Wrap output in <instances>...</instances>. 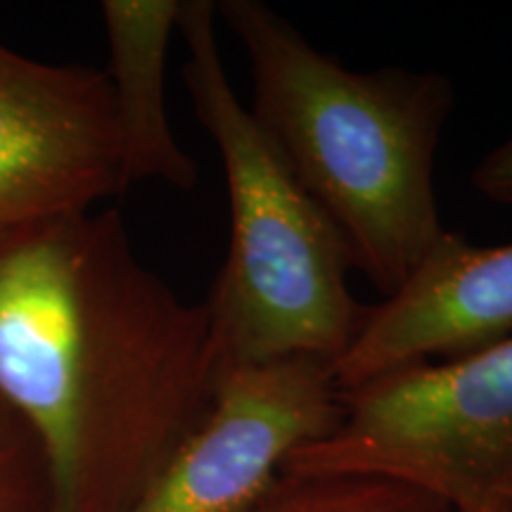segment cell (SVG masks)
<instances>
[{
	"label": "cell",
	"mask_w": 512,
	"mask_h": 512,
	"mask_svg": "<svg viewBox=\"0 0 512 512\" xmlns=\"http://www.w3.org/2000/svg\"><path fill=\"white\" fill-rule=\"evenodd\" d=\"M121 195L105 69L43 62L0 41V230Z\"/></svg>",
	"instance_id": "obj_6"
},
{
	"label": "cell",
	"mask_w": 512,
	"mask_h": 512,
	"mask_svg": "<svg viewBox=\"0 0 512 512\" xmlns=\"http://www.w3.org/2000/svg\"><path fill=\"white\" fill-rule=\"evenodd\" d=\"M505 337H512V242L486 247L444 230L411 278L368 306L354 342L332 363V375L342 394Z\"/></svg>",
	"instance_id": "obj_7"
},
{
	"label": "cell",
	"mask_w": 512,
	"mask_h": 512,
	"mask_svg": "<svg viewBox=\"0 0 512 512\" xmlns=\"http://www.w3.org/2000/svg\"><path fill=\"white\" fill-rule=\"evenodd\" d=\"M183 0H105L107 67L119 133L124 192L140 183L195 190L197 162L178 143L166 114L164 76Z\"/></svg>",
	"instance_id": "obj_8"
},
{
	"label": "cell",
	"mask_w": 512,
	"mask_h": 512,
	"mask_svg": "<svg viewBox=\"0 0 512 512\" xmlns=\"http://www.w3.org/2000/svg\"><path fill=\"white\" fill-rule=\"evenodd\" d=\"M0 512H55L41 441L0 396Z\"/></svg>",
	"instance_id": "obj_10"
},
{
	"label": "cell",
	"mask_w": 512,
	"mask_h": 512,
	"mask_svg": "<svg viewBox=\"0 0 512 512\" xmlns=\"http://www.w3.org/2000/svg\"><path fill=\"white\" fill-rule=\"evenodd\" d=\"M339 396L335 430L285 470L392 479L451 512H512V337Z\"/></svg>",
	"instance_id": "obj_4"
},
{
	"label": "cell",
	"mask_w": 512,
	"mask_h": 512,
	"mask_svg": "<svg viewBox=\"0 0 512 512\" xmlns=\"http://www.w3.org/2000/svg\"><path fill=\"white\" fill-rule=\"evenodd\" d=\"M216 19L214 0L181 3L183 83L219 150L230 209L226 261L202 302L214 373L297 356L332 368L368 306L349 287L354 266L335 223L230 86Z\"/></svg>",
	"instance_id": "obj_3"
},
{
	"label": "cell",
	"mask_w": 512,
	"mask_h": 512,
	"mask_svg": "<svg viewBox=\"0 0 512 512\" xmlns=\"http://www.w3.org/2000/svg\"><path fill=\"white\" fill-rule=\"evenodd\" d=\"M209 320L119 209L0 230V396L41 441L55 512H128L214 396Z\"/></svg>",
	"instance_id": "obj_1"
},
{
	"label": "cell",
	"mask_w": 512,
	"mask_h": 512,
	"mask_svg": "<svg viewBox=\"0 0 512 512\" xmlns=\"http://www.w3.org/2000/svg\"><path fill=\"white\" fill-rule=\"evenodd\" d=\"M252 76L249 112L330 216L382 297L411 278L444 233L434 162L453 83L434 69L356 72L261 0H219Z\"/></svg>",
	"instance_id": "obj_2"
},
{
	"label": "cell",
	"mask_w": 512,
	"mask_h": 512,
	"mask_svg": "<svg viewBox=\"0 0 512 512\" xmlns=\"http://www.w3.org/2000/svg\"><path fill=\"white\" fill-rule=\"evenodd\" d=\"M238 512H451L408 484L361 475L283 470Z\"/></svg>",
	"instance_id": "obj_9"
},
{
	"label": "cell",
	"mask_w": 512,
	"mask_h": 512,
	"mask_svg": "<svg viewBox=\"0 0 512 512\" xmlns=\"http://www.w3.org/2000/svg\"><path fill=\"white\" fill-rule=\"evenodd\" d=\"M470 183L489 202L512 207V136L479 159Z\"/></svg>",
	"instance_id": "obj_11"
},
{
	"label": "cell",
	"mask_w": 512,
	"mask_h": 512,
	"mask_svg": "<svg viewBox=\"0 0 512 512\" xmlns=\"http://www.w3.org/2000/svg\"><path fill=\"white\" fill-rule=\"evenodd\" d=\"M339 418L342 396L328 363L297 356L226 370L200 425L128 512H238Z\"/></svg>",
	"instance_id": "obj_5"
}]
</instances>
